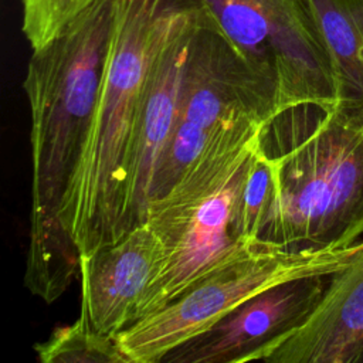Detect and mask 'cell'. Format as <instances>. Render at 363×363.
Instances as JSON below:
<instances>
[{
	"instance_id": "9a60e30c",
	"label": "cell",
	"mask_w": 363,
	"mask_h": 363,
	"mask_svg": "<svg viewBox=\"0 0 363 363\" xmlns=\"http://www.w3.org/2000/svg\"><path fill=\"white\" fill-rule=\"evenodd\" d=\"M272 191V170L258 140L234 206L233 228L241 240L261 241L259 235L269 210Z\"/></svg>"
},
{
	"instance_id": "4fadbf2b",
	"label": "cell",
	"mask_w": 363,
	"mask_h": 363,
	"mask_svg": "<svg viewBox=\"0 0 363 363\" xmlns=\"http://www.w3.org/2000/svg\"><path fill=\"white\" fill-rule=\"evenodd\" d=\"M217 26L244 58L275 81L265 0H204ZM277 88V86H275Z\"/></svg>"
},
{
	"instance_id": "5b68a950",
	"label": "cell",
	"mask_w": 363,
	"mask_h": 363,
	"mask_svg": "<svg viewBox=\"0 0 363 363\" xmlns=\"http://www.w3.org/2000/svg\"><path fill=\"white\" fill-rule=\"evenodd\" d=\"M258 140L259 135L201 157L164 196L150 201L145 221L163 241L167 259L138 306L135 322L262 241H244L233 228L234 206Z\"/></svg>"
},
{
	"instance_id": "ba28073f",
	"label": "cell",
	"mask_w": 363,
	"mask_h": 363,
	"mask_svg": "<svg viewBox=\"0 0 363 363\" xmlns=\"http://www.w3.org/2000/svg\"><path fill=\"white\" fill-rule=\"evenodd\" d=\"M166 259L163 241L146 221L81 257V309L92 326L106 336L129 328Z\"/></svg>"
},
{
	"instance_id": "30bf717a",
	"label": "cell",
	"mask_w": 363,
	"mask_h": 363,
	"mask_svg": "<svg viewBox=\"0 0 363 363\" xmlns=\"http://www.w3.org/2000/svg\"><path fill=\"white\" fill-rule=\"evenodd\" d=\"M363 363V245L330 279L311 315L245 362ZM244 362V363H245Z\"/></svg>"
},
{
	"instance_id": "7a4b0ae2",
	"label": "cell",
	"mask_w": 363,
	"mask_h": 363,
	"mask_svg": "<svg viewBox=\"0 0 363 363\" xmlns=\"http://www.w3.org/2000/svg\"><path fill=\"white\" fill-rule=\"evenodd\" d=\"M106 62L85 140L60 210L78 258L132 230L129 186L147 74L174 21L204 0H111Z\"/></svg>"
},
{
	"instance_id": "8992f818",
	"label": "cell",
	"mask_w": 363,
	"mask_h": 363,
	"mask_svg": "<svg viewBox=\"0 0 363 363\" xmlns=\"http://www.w3.org/2000/svg\"><path fill=\"white\" fill-rule=\"evenodd\" d=\"M363 241L342 250H296L261 241L211 272L164 308L122 330L116 340L130 363H159L258 294L291 279L342 269Z\"/></svg>"
},
{
	"instance_id": "52a82bcc",
	"label": "cell",
	"mask_w": 363,
	"mask_h": 363,
	"mask_svg": "<svg viewBox=\"0 0 363 363\" xmlns=\"http://www.w3.org/2000/svg\"><path fill=\"white\" fill-rule=\"evenodd\" d=\"M336 272L291 279L258 294L204 333L176 347L163 362L244 363L258 347L296 329L315 309Z\"/></svg>"
},
{
	"instance_id": "9c48e42d",
	"label": "cell",
	"mask_w": 363,
	"mask_h": 363,
	"mask_svg": "<svg viewBox=\"0 0 363 363\" xmlns=\"http://www.w3.org/2000/svg\"><path fill=\"white\" fill-rule=\"evenodd\" d=\"M208 16L213 14L207 6L180 16L152 61L129 186L132 227L146 220L156 167L177 119L193 35L199 23Z\"/></svg>"
},
{
	"instance_id": "2e32d148",
	"label": "cell",
	"mask_w": 363,
	"mask_h": 363,
	"mask_svg": "<svg viewBox=\"0 0 363 363\" xmlns=\"http://www.w3.org/2000/svg\"><path fill=\"white\" fill-rule=\"evenodd\" d=\"M98 0H21V30L33 50L57 37Z\"/></svg>"
},
{
	"instance_id": "6da1fadb",
	"label": "cell",
	"mask_w": 363,
	"mask_h": 363,
	"mask_svg": "<svg viewBox=\"0 0 363 363\" xmlns=\"http://www.w3.org/2000/svg\"><path fill=\"white\" fill-rule=\"evenodd\" d=\"M111 30V0H98L33 50L23 81L33 174L24 284L47 303L79 275V258L60 225L58 210L95 108Z\"/></svg>"
},
{
	"instance_id": "3957f363",
	"label": "cell",
	"mask_w": 363,
	"mask_h": 363,
	"mask_svg": "<svg viewBox=\"0 0 363 363\" xmlns=\"http://www.w3.org/2000/svg\"><path fill=\"white\" fill-rule=\"evenodd\" d=\"M335 106L299 104L259 133L272 200L259 240L296 250H342L363 235V128Z\"/></svg>"
},
{
	"instance_id": "277c9868",
	"label": "cell",
	"mask_w": 363,
	"mask_h": 363,
	"mask_svg": "<svg viewBox=\"0 0 363 363\" xmlns=\"http://www.w3.org/2000/svg\"><path fill=\"white\" fill-rule=\"evenodd\" d=\"M275 81L244 58L213 16L203 18L193 35L177 119L156 167L150 201L164 196L201 157L257 138L275 112Z\"/></svg>"
},
{
	"instance_id": "8fae6325",
	"label": "cell",
	"mask_w": 363,
	"mask_h": 363,
	"mask_svg": "<svg viewBox=\"0 0 363 363\" xmlns=\"http://www.w3.org/2000/svg\"><path fill=\"white\" fill-rule=\"evenodd\" d=\"M275 113L299 104L335 106L332 61L308 0H265Z\"/></svg>"
},
{
	"instance_id": "7c38bea8",
	"label": "cell",
	"mask_w": 363,
	"mask_h": 363,
	"mask_svg": "<svg viewBox=\"0 0 363 363\" xmlns=\"http://www.w3.org/2000/svg\"><path fill=\"white\" fill-rule=\"evenodd\" d=\"M329 52L335 85V113L363 128V0H308Z\"/></svg>"
},
{
	"instance_id": "5bb4252c",
	"label": "cell",
	"mask_w": 363,
	"mask_h": 363,
	"mask_svg": "<svg viewBox=\"0 0 363 363\" xmlns=\"http://www.w3.org/2000/svg\"><path fill=\"white\" fill-rule=\"evenodd\" d=\"M34 349L43 363H130L116 336L98 332L82 309L72 323L55 328Z\"/></svg>"
}]
</instances>
